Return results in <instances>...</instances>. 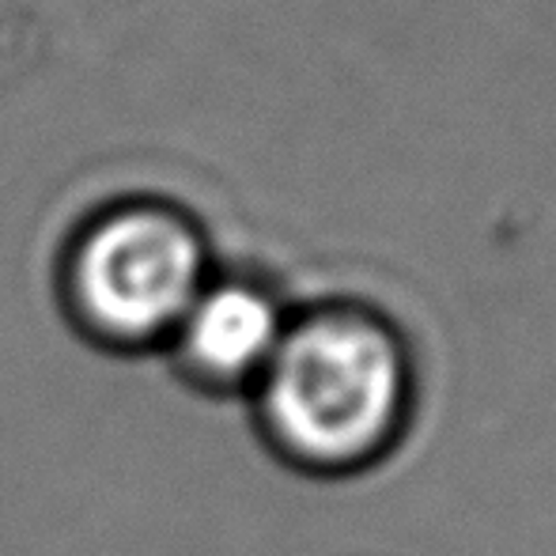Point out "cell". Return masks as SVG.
I'll return each mask as SVG.
<instances>
[{"label": "cell", "instance_id": "6da1fadb", "mask_svg": "<svg viewBox=\"0 0 556 556\" xmlns=\"http://www.w3.org/2000/svg\"><path fill=\"white\" fill-rule=\"evenodd\" d=\"M242 409L280 469L307 481H356L387 466L417 425V352L402 323L367 300L295 303Z\"/></svg>", "mask_w": 556, "mask_h": 556}, {"label": "cell", "instance_id": "7a4b0ae2", "mask_svg": "<svg viewBox=\"0 0 556 556\" xmlns=\"http://www.w3.org/2000/svg\"><path fill=\"white\" fill-rule=\"evenodd\" d=\"M220 257L193 208L160 193H125L84 213L53 257V303L84 349L111 359H160Z\"/></svg>", "mask_w": 556, "mask_h": 556}, {"label": "cell", "instance_id": "3957f363", "mask_svg": "<svg viewBox=\"0 0 556 556\" xmlns=\"http://www.w3.org/2000/svg\"><path fill=\"white\" fill-rule=\"evenodd\" d=\"M292 307L265 273L216 265L163 344V371L201 402L242 405L269 367Z\"/></svg>", "mask_w": 556, "mask_h": 556}]
</instances>
